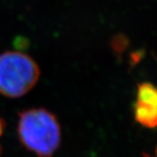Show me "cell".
Segmentation results:
<instances>
[{
    "label": "cell",
    "instance_id": "cell-1",
    "mask_svg": "<svg viewBox=\"0 0 157 157\" xmlns=\"http://www.w3.org/2000/svg\"><path fill=\"white\" fill-rule=\"evenodd\" d=\"M18 140L36 157H52L61 142V128L54 113L43 107L25 109L18 113Z\"/></svg>",
    "mask_w": 157,
    "mask_h": 157
},
{
    "label": "cell",
    "instance_id": "cell-2",
    "mask_svg": "<svg viewBox=\"0 0 157 157\" xmlns=\"http://www.w3.org/2000/svg\"><path fill=\"white\" fill-rule=\"evenodd\" d=\"M40 69L32 57L17 51L0 54V94L7 98L25 95L36 86Z\"/></svg>",
    "mask_w": 157,
    "mask_h": 157
},
{
    "label": "cell",
    "instance_id": "cell-3",
    "mask_svg": "<svg viewBox=\"0 0 157 157\" xmlns=\"http://www.w3.org/2000/svg\"><path fill=\"white\" fill-rule=\"evenodd\" d=\"M134 114L135 121L141 126L157 128V86L148 82L138 85Z\"/></svg>",
    "mask_w": 157,
    "mask_h": 157
},
{
    "label": "cell",
    "instance_id": "cell-4",
    "mask_svg": "<svg viewBox=\"0 0 157 157\" xmlns=\"http://www.w3.org/2000/svg\"><path fill=\"white\" fill-rule=\"evenodd\" d=\"M6 128V123H5V121L3 120V118L0 116V136L3 135L4 133V130Z\"/></svg>",
    "mask_w": 157,
    "mask_h": 157
},
{
    "label": "cell",
    "instance_id": "cell-5",
    "mask_svg": "<svg viewBox=\"0 0 157 157\" xmlns=\"http://www.w3.org/2000/svg\"><path fill=\"white\" fill-rule=\"evenodd\" d=\"M147 157H151V156H147Z\"/></svg>",
    "mask_w": 157,
    "mask_h": 157
}]
</instances>
